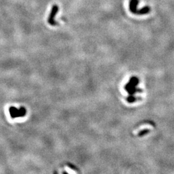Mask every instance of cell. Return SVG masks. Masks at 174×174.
Returning <instances> with one entry per match:
<instances>
[{
	"mask_svg": "<svg viewBox=\"0 0 174 174\" xmlns=\"http://www.w3.org/2000/svg\"><path fill=\"white\" fill-rule=\"evenodd\" d=\"M58 10H59V7L57 6V5H54L52 8V10H51L49 17H48V23L50 25L56 26V25H58V23H57L55 21V19H54L55 16L56 15L57 13H58Z\"/></svg>",
	"mask_w": 174,
	"mask_h": 174,
	"instance_id": "obj_1",
	"label": "cell"
},
{
	"mask_svg": "<svg viewBox=\"0 0 174 174\" xmlns=\"http://www.w3.org/2000/svg\"><path fill=\"white\" fill-rule=\"evenodd\" d=\"M139 4V0H130L129 3V8L131 12L137 14L138 15V5Z\"/></svg>",
	"mask_w": 174,
	"mask_h": 174,
	"instance_id": "obj_2",
	"label": "cell"
},
{
	"mask_svg": "<svg viewBox=\"0 0 174 174\" xmlns=\"http://www.w3.org/2000/svg\"><path fill=\"white\" fill-rule=\"evenodd\" d=\"M65 170H66L67 172L69 173V174H76L75 171H74V170H72L70 169V168H68V167H67V166L65 167Z\"/></svg>",
	"mask_w": 174,
	"mask_h": 174,
	"instance_id": "obj_3",
	"label": "cell"
}]
</instances>
